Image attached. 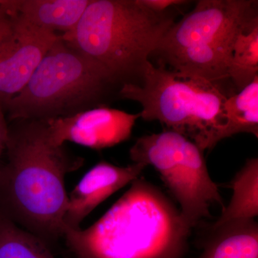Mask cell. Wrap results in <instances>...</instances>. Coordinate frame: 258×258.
I'll list each match as a JSON object with an SVG mask.
<instances>
[{"instance_id": "6da1fadb", "label": "cell", "mask_w": 258, "mask_h": 258, "mask_svg": "<svg viewBox=\"0 0 258 258\" xmlns=\"http://www.w3.org/2000/svg\"><path fill=\"white\" fill-rule=\"evenodd\" d=\"M10 122L8 160L0 163V212L47 245L63 236L66 176L83 159L51 143L45 121Z\"/></svg>"}, {"instance_id": "7a4b0ae2", "label": "cell", "mask_w": 258, "mask_h": 258, "mask_svg": "<svg viewBox=\"0 0 258 258\" xmlns=\"http://www.w3.org/2000/svg\"><path fill=\"white\" fill-rule=\"evenodd\" d=\"M91 227L66 228L63 237L81 258H184L191 229L179 209L144 178Z\"/></svg>"}, {"instance_id": "3957f363", "label": "cell", "mask_w": 258, "mask_h": 258, "mask_svg": "<svg viewBox=\"0 0 258 258\" xmlns=\"http://www.w3.org/2000/svg\"><path fill=\"white\" fill-rule=\"evenodd\" d=\"M175 23L138 0H91L79 24L61 37L101 66L118 86L139 84L161 39Z\"/></svg>"}, {"instance_id": "277c9868", "label": "cell", "mask_w": 258, "mask_h": 258, "mask_svg": "<svg viewBox=\"0 0 258 258\" xmlns=\"http://www.w3.org/2000/svg\"><path fill=\"white\" fill-rule=\"evenodd\" d=\"M118 97L140 103V118L158 120L189 139L203 152L224 139V106L229 95L208 80L149 64L139 84H124Z\"/></svg>"}, {"instance_id": "5b68a950", "label": "cell", "mask_w": 258, "mask_h": 258, "mask_svg": "<svg viewBox=\"0 0 258 258\" xmlns=\"http://www.w3.org/2000/svg\"><path fill=\"white\" fill-rule=\"evenodd\" d=\"M120 86L96 62L62 37L53 44L23 91L3 107L9 121L46 120L106 106Z\"/></svg>"}, {"instance_id": "8992f818", "label": "cell", "mask_w": 258, "mask_h": 258, "mask_svg": "<svg viewBox=\"0 0 258 258\" xmlns=\"http://www.w3.org/2000/svg\"><path fill=\"white\" fill-rule=\"evenodd\" d=\"M257 3L200 0L161 39L154 52L159 64L223 86L232 42L241 25L257 13Z\"/></svg>"}, {"instance_id": "52a82bcc", "label": "cell", "mask_w": 258, "mask_h": 258, "mask_svg": "<svg viewBox=\"0 0 258 258\" xmlns=\"http://www.w3.org/2000/svg\"><path fill=\"white\" fill-rule=\"evenodd\" d=\"M203 153L189 139L168 130L140 137L129 151L134 163L152 166L157 171L191 229L211 217L212 205L225 208Z\"/></svg>"}, {"instance_id": "ba28073f", "label": "cell", "mask_w": 258, "mask_h": 258, "mask_svg": "<svg viewBox=\"0 0 258 258\" xmlns=\"http://www.w3.org/2000/svg\"><path fill=\"white\" fill-rule=\"evenodd\" d=\"M140 117V113L132 114L101 106L45 122L49 139L54 145L72 142L101 150L128 140Z\"/></svg>"}, {"instance_id": "9c48e42d", "label": "cell", "mask_w": 258, "mask_h": 258, "mask_svg": "<svg viewBox=\"0 0 258 258\" xmlns=\"http://www.w3.org/2000/svg\"><path fill=\"white\" fill-rule=\"evenodd\" d=\"M13 14L14 32L0 43V106L3 109L23 91L44 56L61 35L34 26Z\"/></svg>"}, {"instance_id": "30bf717a", "label": "cell", "mask_w": 258, "mask_h": 258, "mask_svg": "<svg viewBox=\"0 0 258 258\" xmlns=\"http://www.w3.org/2000/svg\"><path fill=\"white\" fill-rule=\"evenodd\" d=\"M146 167L138 163L126 166H115L107 161L96 164L69 194L64 229H81V224L91 212L117 191L140 177Z\"/></svg>"}, {"instance_id": "8fae6325", "label": "cell", "mask_w": 258, "mask_h": 258, "mask_svg": "<svg viewBox=\"0 0 258 258\" xmlns=\"http://www.w3.org/2000/svg\"><path fill=\"white\" fill-rule=\"evenodd\" d=\"M11 13L28 23L61 35L72 31L91 0H1Z\"/></svg>"}, {"instance_id": "7c38bea8", "label": "cell", "mask_w": 258, "mask_h": 258, "mask_svg": "<svg viewBox=\"0 0 258 258\" xmlns=\"http://www.w3.org/2000/svg\"><path fill=\"white\" fill-rule=\"evenodd\" d=\"M197 258H258V224L254 219L210 225Z\"/></svg>"}, {"instance_id": "4fadbf2b", "label": "cell", "mask_w": 258, "mask_h": 258, "mask_svg": "<svg viewBox=\"0 0 258 258\" xmlns=\"http://www.w3.org/2000/svg\"><path fill=\"white\" fill-rule=\"evenodd\" d=\"M227 76L238 91L258 76V15L249 17L236 33L229 55Z\"/></svg>"}, {"instance_id": "5bb4252c", "label": "cell", "mask_w": 258, "mask_h": 258, "mask_svg": "<svg viewBox=\"0 0 258 258\" xmlns=\"http://www.w3.org/2000/svg\"><path fill=\"white\" fill-rule=\"evenodd\" d=\"M229 186L232 189L230 203L212 224L218 226L235 220L254 219L258 215V159L252 158L235 174Z\"/></svg>"}, {"instance_id": "9a60e30c", "label": "cell", "mask_w": 258, "mask_h": 258, "mask_svg": "<svg viewBox=\"0 0 258 258\" xmlns=\"http://www.w3.org/2000/svg\"><path fill=\"white\" fill-rule=\"evenodd\" d=\"M224 139L240 133L258 137V76L236 94L226 99Z\"/></svg>"}, {"instance_id": "2e32d148", "label": "cell", "mask_w": 258, "mask_h": 258, "mask_svg": "<svg viewBox=\"0 0 258 258\" xmlns=\"http://www.w3.org/2000/svg\"><path fill=\"white\" fill-rule=\"evenodd\" d=\"M0 258H55L43 241L0 212Z\"/></svg>"}, {"instance_id": "e0dca14e", "label": "cell", "mask_w": 258, "mask_h": 258, "mask_svg": "<svg viewBox=\"0 0 258 258\" xmlns=\"http://www.w3.org/2000/svg\"><path fill=\"white\" fill-rule=\"evenodd\" d=\"M15 18L0 0V43L6 41L14 32Z\"/></svg>"}, {"instance_id": "ac0fdd59", "label": "cell", "mask_w": 258, "mask_h": 258, "mask_svg": "<svg viewBox=\"0 0 258 258\" xmlns=\"http://www.w3.org/2000/svg\"><path fill=\"white\" fill-rule=\"evenodd\" d=\"M138 2L146 9L156 13H166L171 7L187 3L182 0H138Z\"/></svg>"}, {"instance_id": "d6986e66", "label": "cell", "mask_w": 258, "mask_h": 258, "mask_svg": "<svg viewBox=\"0 0 258 258\" xmlns=\"http://www.w3.org/2000/svg\"><path fill=\"white\" fill-rule=\"evenodd\" d=\"M8 123L5 118V113L0 106V161L5 151L7 139H8Z\"/></svg>"}]
</instances>
